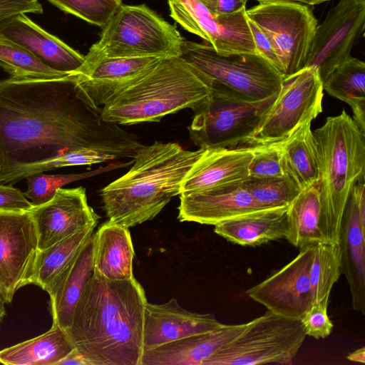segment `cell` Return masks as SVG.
<instances>
[{
	"label": "cell",
	"mask_w": 365,
	"mask_h": 365,
	"mask_svg": "<svg viewBox=\"0 0 365 365\" xmlns=\"http://www.w3.org/2000/svg\"><path fill=\"white\" fill-rule=\"evenodd\" d=\"M38 233L30 211L0 212V295L11 304L30 284L38 253Z\"/></svg>",
	"instance_id": "4fadbf2b"
},
{
	"label": "cell",
	"mask_w": 365,
	"mask_h": 365,
	"mask_svg": "<svg viewBox=\"0 0 365 365\" xmlns=\"http://www.w3.org/2000/svg\"><path fill=\"white\" fill-rule=\"evenodd\" d=\"M163 58H105L83 62L73 72L79 97L100 113L113 96L153 68Z\"/></svg>",
	"instance_id": "2e32d148"
},
{
	"label": "cell",
	"mask_w": 365,
	"mask_h": 365,
	"mask_svg": "<svg viewBox=\"0 0 365 365\" xmlns=\"http://www.w3.org/2000/svg\"><path fill=\"white\" fill-rule=\"evenodd\" d=\"M278 92L255 101L213 81L210 96L193 110L194 118L187 128L190 139L202 148L244 145L275 101Z\"/></svg>",
	"instance_id": "52a82bcc"
},
{
	"label": "cell",
	"mask_w": 365,
	"mask_h": 365,
	"mask_svg": "<svg viewBox=\"0 0 365 365\" xmlns=\"http://www.w3.org/2000/svg\"><path fill=\"white\" fill-rule=\"evenodd\" d=\"M32 207L31 202L19 189L0 183V212H25Z\"/></svg>",
	"instance_id": "ab89813d"
},
{
	"label": "cell",
	"mask_w": 365,
	"mask_h": 365,
	"mask_svg": "<svg viewBox=\"0 0 365 365\" xmlns=\"http://www.w3.org/2000/svg\"><path fill=\"white\" fill-rule=\"evenodd\" d=\"M248 0H217L214 15L230 14L246 7Z\"/></svg>",
	"instance_id": "7bdbcfd3"
},
{
	"label": "cell",
	"mask_w": 365,
	"mask_h": 365,
	"mask_svg": "<svg viewBox=\"0 0 365 365\" xmlns=\"http://www.w3.org/2000/svg\"><path fill=\"white\" fill-rule=\"evenodd\" d=\"M133 163V160L125 163L120 162L110 163L93 171L77 174L46 175L42 174V173L31 174L25 178L27 180L28 188L24 194L27 199L31 200L33 207H37L50 201L58 189L68 183L116 168L126 167Z\"/></svg>",
	"instance_id": "e575fe53"
},
{
	"label": "cell",
	"mask_w": 365,
	"mask_h": 365,
	"mask_svg": "<svg viewBox=\"0 0 365 365\" xmlns=\"http://www.w3.org/2000/svg\"><path fill=\"white\" fill-rule=\"evenodd\" d=\"M307 121L280 143L285 171L300 190L317 185L320 160L317 141Z\"/></svg>",
	"instance_id": "83f0119b"
},
{
	"label": "cell",
	"mask_w": 365,
	"mask_h": 365,
	"mask_svg": "<svg viewBox=\"0 0 365 365\" xmlns=\"http://www.w3.org/2000/svg\"><path fill=\"white\" fill-rule=\"evenodd\" d=\"M0 67L16 80H46L71 73L56 71L44 64L29 51L0 36Z\"/></svg>",
	"instance_id": "1f68e13d"
},
{
	"label": "cell",
	"mask_w": 365,
	"mask_h": 365,
	"mask_svg": "<svg viewBox=\"0 0 365 365\" xmlns=\"http://www.w3.org/2000/svg\"><path fill=\"white\" fill-rule=\"evenodd\" d=\"M0 36L20 45L44 64L60 72L73 73L85 61L84 56L44 31L24 13L1 21Z\"/></svg>",
	"instance_id": "ffe728a7"
},
{
	"label": "cell",
	"mask_w": 365,
	"mask_h": 365,
	"mask_svg": "<svg viewBox=\"0 0 365 365\" xmlns=\"http://www.w3.org/2000/svg\"><path fill=\"white\" fill-rule=\"evenodd\" d=\"M64 364L88 365L86 361L79 354L76 349L58 364V365Z\"/></svg>",
	"instance_id": "ee69618b"
},
{
	"label": "cell",
	"mask_w": 365,
	"mask_h": 365,
	"mask_svg": "<svg viewBox=\"0 0 365 365\" xmlns=\"http://www.w3.org/2000/svg\"><path fill=\"white\" fill-rule=\"evenodd\" d=\"M247 21L257 54L266 58L281 73L279 62L269 40L252 20L247 18Z\"/></svg>",
	"instance_id": "60d3db41"
},
{
	"label": "cell",
	"mask_w": 365,
	"mask_h": 365,
	"mask_svg": "<svg viewBox=\"0 0 365 365\" xmlns=\"http://www.w3.org/2000/svg\"><path fill=\"white\" fill-rule=\"evenodd\" d=\"M255 1H257L259 3L267 2V1H289L299 2V3L307 4L309 6H314V5L324 3L326 1H329L330 0H255Z\"/></svg>",
	"instance_id": "bcb514c9"
},
{
	"label": "cell",
	"mask_w": 365,
	"mask_h": 365,
	"mask_svg": "<svg viewBox=\"0 0 365 365\" xmlns=\"http://www.w3.org/2000/svg\"><path fill=\"white\" fill-rule=\"evenodd\" d=\"M253 155L252 146L205 148L185 178L180 194L242 183L249 178Z\"/></svg>",
	"instance_id": "d6986e66"
},
{
	"label": "cell",
	"mask_w": 365,
	"mask_h": 365,
	"mask_svg": "<svg viewBox=\"0 0 365 365\" xmlns=\"http://www.w3.org/2000/svg\"><path fill=\"white\" fill-rule=\"evenodd\" d=\"M214 81L255 101L277 93L284 76L257 53L222 55L207 42L185 41L180 56Z\"/></svg>",
	"instance_id": "ba28073f"
},
{
	"label": "cell",
	"mask_w": 365,
	"mask_h": 365,
	"mask_svg": "<svg viewBox=\"0 0 365 365\" xmlns=\"http://www.w3.org/2000/svg\"><path fill=\"white\" fill-rule=\"evenodd\" d=\"M222 325L213 314L190 312L175 298L160 304L147 302L143 319V350L208 332Z\"/></svg>",
	"instance_id": "ac0fdd59"
},
{
	"label": "cell",
	"mask_w": 365,
	"mask_h": 365,
	"mask_svg": "<svg viewBox=\"0 0 365 365\" xmlns=\"http://www.w3.org/2000/svg\"><path fill=\"white\" fill-rule=\"evenodd\" d=\"M338 242H322L314 246L309 270L312 304L329 302L334 284L341 274Z\"/></svg>",
	"instance_id": "d6a6232c"
},
{
	"label": "cell",
	"mask_w": 365,
	"mask_h": 365,
	"mask_svg": "<svg viewBox=\"0 0 365 365\" xmlns=\"http://www.w3.org/2000/svg\"><path fill=\"white\" fill-rule=\"evenodd\" d=\"M93 234L82 246L49 296L53 324L65 330L72 323L76 307L93 272Z\"/></svg>",
	"instance_id": "484cf974"
},
{
	"label": "cell",
	"mask_w": 365,
	"mask_h": 365,
	"mask_svg": "<svg viewBox=\"0 0 365 365\" xmlns=\"http://www.w3.org/2000/svg\"><path fill=\"white\" fill-rule=\"evenodd\" d=\"M205 150L159 141L143 145L130 170L101 191L108 221L130 228L153 220L180 194L185 178Z\"/></svg>",
	"instance_id": "3957f363"
},
{
	"label": "cell",
	"mask_w": 365,
	"mask_h": 365,
	"mask_svg": "<svg viewBox=\"0 0 365 365\" xmlns=\"http://www.w3.org/2000/svg\"><path fill=\"white\" fill-rule=\"evenodd\" d=\"M323 83L314 66L284 78L278 95L245 146L280 142L322 111Z\"/></svg>",
	"instance_id": "8fae6325"
},
{
	"label": "cell",
	"mask_w": 365,
	"mask_h": 365,
	"mask_svg": "<svg viewBox=\"0 0 365 365\" xmlns=\"http://www.w3.org/2000/svg\"><path fill=\"white\" fill-rule=\"evenodd\" d=\"M65 13L102 29L122 5V0H47Z\"/></svg>",
	"instance_id": "8d00e7d4"
},
{
	"label": "cell",
	"mask_w": 365,
	"mask_h": 365,
	"mask_svg": "<svg viewBox=\"0 0 365 365\" xmlns=\"http://www.w3.org/2000/svg\"><path fill=\"white\" fill-rule=\"evenodd\" d=\"M365 28V0H340L317 25L306 67L317 68L322 83L351 56Z\"/></svg>",
	"instance_id": "7c38bea8"
},
{
	"label": "cell",
	"mask_w": 365,
	"mask_h": 365,
	"mask_svg": "<svg viewBox=\"0 0 365 365\" xmlns=\"http://www.w3.org/2000/svg\"><path fill=\"white\" fill-rule=\"evenodd\" d=\"M5 302L3 298L0 295V322L3 320L4 317L6 316V310L4 307Z\"/></svg>",
	"instance_id": "c3c4849f"
},
{
	"label": "cell",
	"mask_w": 365,
	"mask_h": 365,
	"mask_svg": "<svg viewBox=\"0 0 365 365\" xmlns=\"http://www.w3.org/2000/svg\"><path fill=\"white\" fill-rule=\"evenodd\" d=\"M296 1L260 2L246 9L252 20L269 40L284 78L305 68L318 22L312 9Z\"/></svg>",
	"instance_id": "30bf717a"
},
{
	"label": "cell",
	"mask_w": 365,
	"mask_h": 365,
	"mask_svg": "<svg viewBox=\"0 0 365 365\" xmlns=\"http://www.w3.org/2000/svg\"><path fill=\"white\" fill-rule=\"evenodd\" d=\"M338 244L341 273L348 282L353 309L365 314V224L360 217L354 189L340 227Z\"/></svg>",
	"instance_id": "603a6c76"
},
{
	"label": "cell",
	"mask_w": 365,
	"mask_h": 365,
	"mask_svg": "<svg viewBox=\"0 0 365 365\" xmlns=\"http://www.w3.org/2000/svg\"><path fill=\"white\" fill-rule=\"evenodd\" d=\"M143 145L82 100L72 73L46 80H0V183L17 169L91 149L133 158Z\"/></svg>",
	"instance_id": "6da1fadb"
},
{
	"label": "cell",
	"mask_w": 365,
	"mask_h": 365,
	"mask_svg": "<svg viewBox=\"0 0 365 365\" xmlns=\"http://www.w3.org/2000/svg\"><path fill=\"white\" fill-rule=\"evenodd\" d=\"M18 1H26V2H35V1H38V0H18Z\"/></svg>",
	"instance_id": "f907efd6"
},
{
	"label": "cell",
	"mask_w": 365,
	"mask_h": 365,
	"mask_svg": "<svg viewBox=\"0 0 365 365\" xmlns=\"http://www.w3.org/2000/svg\"><path fill=\"white\" fill-rule=\"evenodd\" d=\"M314 246L299 248L291 262L248 289L246 294L267 311L300 319L312 304L309 270Z\"/></svg>",
	"instance_id": "9a60e30c"
},
{
	"label": "cell",
	"mask_w": 365,
	"mask_h": 365,
	"mask_svg": "<svg viewBox=\"0 0 365 365\" xmlns=\"http://www.w3.org/2000/svg\"><path fill=\"white\" fill-rule=\"evenodd\" d=\"M21 13L42 14L43 8L38 1L26 2L18 0H0V22Z\"/></svg>",
	"instance_id": "b9f144b4"
},
{
	"label": "cell",
	"mask_w": 365,
	"mask_h": 365,
	"mask_svg": "<svg viewBox=\"0 0 365 365\" xmlns=\"http://www.w3.org/2000/svg\"><path fill=\"white\" fill-rule=\"evenodd\" d=\"M170 1H173L174 2H178V3H186L189 0H170Z\"/></svg>",
	"instance_id": "681fc988"
},
{
	"label": "cell",
	"mask_w": 365,
	"mask_h": 365,
	"mask_svg": "<svg viewBox=\"0 0 365 365\" xmlns=\"http://www.w3.org/2000/svg\"><path fill=\"white\" fill-rule=\"evenodd\" d=\"M320 160L317 184L322 217L330 242H338L349 197L365 180V133L343 110L313 131Z\"/></svg>",
	"instance_id": "5b68a950"
},
{
	"label": "cell",
	"mask_w": 365,
	"mask_h": 365,
	"mask_svg": "<svg viewBox=\"0 0 365 365\" xmlns=\"http://www.w3.org/2000/svg\"><path fill=\"white\" fill-rule=\"evenodd\" d=\"M30 212L38 233V249L43 250L76 232L98 224L99 216L88 205L83 187L58 189L48 202Z\"/></svg>",
	"instance_id": "e0dca14e"
},
{
	"label": "cell",
	"mask_w": 365,
	"mask_h": 365,
	"mask_svg": "<svg viewBox=\"0 0 365 365\" xmlns=\"http://www.w3.org/2000/svg\"><path fill=\"white\" fill-rule=\"evenodd\" d=\"M351 361L365 364V348H359L351 353L346 356Z\"/></svg>",
	"instance_id": "f6af8a7d"
},
{
	"label": "cell",
	"mask_w": 365,
	"mask_h": 365,
	"mask_svg": "<svg viewBox=\"0 0 365 365\" xmlns=\"http://www.w3.org/2000/svg\"><path fill=\"white\" fill-rule=\"evenodd\" d=\"M170 16L185 29L209 43L220 54L257 53L246 7L230 14L214 15L197 0L168 1Z\"/></svg>",
	"instance_id": "5bb4252c"
},
{
	"label": "cell",
	"mask_w": 365,
	"mask_h": 365,
	"mask_svg": "<svg viewBox=\"0 0 365 365\" xmlns=\"http://www.w3.org/2000/svg\"><path fill=\"white\" fill-rule=\"evenodd\" d=\"M254 147L248 168L250 178H267L286 175L283 154L279 142Z\"/></svg>",
	"instance_id": "74e56055"
},
{
	"label": "cell",
	"mask_w": 365,
	"mask_h": 365,
	"mask_svg": "<svg viewBox=\"0 0 365 365\" xmlns=\"http://www.w3.org/2000/svg\"><path fill=\"white\" fill-rule=\"evenodd\" d=\"M93 235V272L112 281L134 277L135 252L128 228L108 220Z\"/></svg>",
	"instance_id": "d4e9b609"
},
{
	"label": "cell",
	"mask_w": 365,
	"mask_h": 365,
	"mask_svg": "<svg viewBox=\"0 0 365 365\" xmlns=\"http://www.w3.org/2000/svg\"><path fill=\"white\" fill-rule=\"evenodd\" d=\"M242 185L261 209L288 207L301 192L287 174L267 178H249Z\"/></svg>",
	"instance_id": "836d02e7"
},
{
	"label": "cell",
	"mask_w": 365,
	"mask_h": 365,
	"mask_svg": "<svg viewBox=\"0 0 365 365\" xmlns=\"http://www.w3.org/2000/svg\"><path fill=\"white\" fill-rule=\"evenodd\" d=\"M185 41L175 26L145 5L122 4L103 28L84 62L116 57L180 56Z\"/></svg>",
	"instance_id": "8992f818"
},
{
	"label": "cell",
	"mask_w": 365,
	"mask_h": 365,
	"mask_svg": "<svg viewBox=\"0 0 365 365\" xmlns=\"http://www.w3.org/2000/svg\"><path fill=\"white\" fill-rule=\"evenodd\" d=\"M288 207L244 214L215 225L214 232L241 246L255 247L271 241L286 240L289 232Z\"/></svg>",
	"instance_id": "cb8c5ba5"
},
{
	"label": "cell",
	"mask_w": 365,
	"mask_h": 365,
	"mask_svg": "<svg viewBox=\"0 0 365 365\" xmlns=\"http://www.w3.org/2000/svg\"><path fill=\"white\" fill-rule=\"evenodd\" d=\"M329 302L313 303L300 318L306 335L324 339L331 332L334 324L327 314Z\"/></svg>",
	"instance_id": "f35d334b"
},
{
	"label": "cell",
	"mask_w": 365,
	"mask_h": 365,
	"mask_svg": "<svg viewBox=\"0 0 365 365\" xmlns=\"http://www.w3.org/2000/svg\"><path fill=\"white\" fill-rule=\"evenodd\" d=\"M204 6L211 14H215V9L217 0H197Z\"/></svg>",
	"instance_id": "7dc6e473"
},
{
	"label": "cell",
	"mask_w": 365,
	"mask_h": 365,
	"mask_svg": "<svg viewBox=\"0 0 365 365\" xmlns=\"http://www.w3.org/2000/svg\"><path fill=\"white\" fill-rule=\"evenodd\" d=\"M75 349L65 329L56 324L46 333L0 351L6 365H58Z\"/></svg>",
	"instance_id": "4316f807"
},
{
	"label": "cell",
	"mask_w": 365,
	"mask_h": 365,
	"mask_svg": "<svg viewBox=\"0 0 365 365\" xmlns=\"http://www.w3.org/2000/svg\"><path fill=\"white\" fill-rule=\"evenodd\" d=\"M300 319L269 311L246 328L213 359L211 365L291 364L306 337Z\"/></svg>",
	"instance_id": "9c48e42d"
},
{
	"label": "cell",
	"mask_w": 365,
	"mask_h": 365,
	"mask_svg": "<svg viewBox=\"0 0 365 365\" xmlns=\"http://www.w3.org/2000/svg\"><path fill=\"white\" fill-rule=\"evenodd\" d=\"M112 154L98 152L91 149H81L70 151L53 159L36 164L23 166L14 171L4 184L14 185L31 174L43 173L59 168L73 165H91L118 160Z\"/></svg>",
	"instance_id": "d590c367"
},
{
	"label": "cell",
	"mask_w": 365,
	"mask_h": 365,
	"mask_svg": "<svg viewBox=\"0 0 365 365\" xmlns=\"http://www.w3.org/2000/svg\"><path fill=\"white\" fill-rule=\"evenodd\" d=\"M247 323L224 324L143 351L140 365H211L215 356L246 328Z\"/></svg>",
	"instance_id": "44dd1931"
},
{
	"label": "cell",
	"mask_w": 365,
	"mask_h": 365,
	"mask_svg": "<svg viewBox=\"0 0 365 365\" xmlns=\"http://www.w3.org/2000/svg\"><path fill=\"white\" fill-rule=\"evenodd\" d=\"M289 232L286 240L302 248L330 242L322 217L318 186L302 190L288 207Z\"/></svg>",
	"instance_id": "f546056e"
},
{
	"label": "cell",
	"mask_w": 365,
	"mask_h": 365,
	"mask_svg": "<svg viewBox=\"0 0 365 365\" xmlns=\"http://www.w3.org/2000/svg\"><path fill=\"white\" fill-rule=\"evenodd\" d=\"M94 228H84L43 250H38L30 284L41 287L50 296L82 246L93 233Z\"/></svg>",
	"instance_id": "f1b7e54d"
},
{
	"label": "cell",
	"mask_w": 365,
	"mask_h": 365,
	"mask_svg": "<svg viewBox=\"0 0 365 365\" xmlns=\"http://www.w3.org/2000/svg\"><path fill=\"white\" fill-rule=\"evenodd\" d=\"M323 89L349 105L352 118L365 133V63L351 56L329 73Z\"/></svg>",
	"instance_id": "4dcf8cb0"
},
{
	"label": "cell",
	"mask_w": 365,
	"mask_h": 365,
	"mask_svg": "<svg viewBox=\"0 0 365 365\" xmlns=\"http://www.w3.org/2000/svg\"><path fill=\"white\" fill-rule=\"evenodd\" d=\"M212 83L181 56L163 58L108 99L100 114L118 125L159 122L182 109L195 110L210 96Z\"/></svg>",
	"instance_id": "277c9868"
},
{
	"label": "cell",
	"mask_w": 365,
	"mask_h": 365,
	"mask_svg": "<svg viewBox=\"0 0 365 365\" xmlns=\"http://www.w3.org/2000/svg\"><path fill=\"white\" fill-rule=\"evenodd\" d=\"M147 302L135 277L112 281L93 272L66 331L88 365H140Z\"/></svg>",
	"instance_id": "7a4b0ae2"
},
{
	"label": "cell",
	"mask_w": 365,
	"mask_h": 365,
	"mask_svg": "<svg viewBox=\"0 0 365 365\" xmlns=\"http://www.w3.org/2000/svg\"><path fill=\"white\" fill-rule=\"evenodd\" d=\"M178 218L216 225L261 209L242 183L207 190L180 194Z\"/></svg>",
	"instance_id": "7402d4cb"
}]
</instances>
